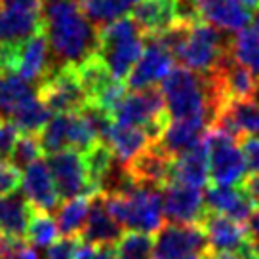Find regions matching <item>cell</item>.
<instances>
[{"label": "cell", "instance_id": "26", "mask_svg": "<svg viewBox=\"0 0 259 259\" xmlns=\"http://www.w3.org/2000/svg\"><path fill=\"white\" fill-rule=\"evenodd\" d=\"M132 19L145 36H154L168 29L176 21V2L174 0H139L132 10Z\"/></svg>", "mask_w": 259, "mask_h": 259}, {"label": "cell", "instance_id": "21", "mask_svg": "<svg viewBox=\"0 0 259 259\" xmlns=\"http://www.w3.org/2000/svg\"><path fill=\"white\" fill-rule=\"evenodd\" d=\"M198 16L223 32H238L251 21V14L238 0H198Z\"/></svg>", "mask_w": 259, "mask_h": 259}, {"label": "cell", "instance_id": "37", "mask_svg": "<svg viewBox=\"0 0 259 259\" xmlns=\"http://www.w3.org/2000/svg\"><path fill=\"white\" fill-rule=\"evenodd\" d=\"M17 138H19V130L10 118L0 116V162H8L14 151Z\"/></svg>", "mask_w": 259, "mask_h": 259}, {"label": "cell", "instance_id": "5", "mask_svg": "<svg viewBox=\"0 0 259 259\" xmlns=\"http://www.w3.org/2000/svg\"><path fill=\"white\" fill-rule=\"evenodd\" d=\"M231 38L211 25L198 21L191 27L185 44L176 54L181 67L198 74H211L219 65L231 56Z\"/></svg>", "mask_w": 259, "mask_h": 259}, {"label": "cell", "instance_id": "22", "mask_svg": "<svg viewBox=\"0 0 259 259\" xmlns=\"http://www.w3.org/2000/svg\"><path fill=\"white\" fill-rule=\"evenodd\" d=\"M204 193V204L206 210L211 213H219L225 218L233 219L240 225H246L253 211V204L244 196L238 187H219L206 185Z\"/></svg>", "mask_w": 259, "mask_h": 259}, {"label": "cell", "instance_id": "30", "mask_svg": "<svg viewBox=\"0 0 259 259\" xmlns=\"http://www.w3.org/2000/svg\"><path fill=\"white\" fill-rule=\"evenodd\" d=\"M50 118H52L50 109L38 99L36 94L27 97L21 105H17V109L10 116V120L19 130V134H32V136H38Z\"/></svg>", "mask_w": 259, "mask_h": 259}, {"label": "cell", "instance_id": "50", "mask_svg": "<svg viewBox=\"0 0 259 259\" xmlns=\"http://www.w3.org/2000/svg\"><path fill=\"white\" fill-rule=\"evenodd\" d=\"M242 259H257V257H255V255L251 253V250H248V251H246V253L242 255Z\"/></svg>", "mask_w": 259, "mask_h": 259}, {"label": "cell", "instance_id": "20", "mask_svg": "<svg viewBox=\"0 0 259 259\" xmlns=\"http://www.w3.org/2000/svg\"><path fill=\"white\" fill-rule=\"evenodd\" d=\"M171 160L168 154H164L156 145H149L138 156H134L126 164L132 178L139 185L164 189L171 183Z\"/></svg>", "mask_w": 259, "mask_h": 259}, {"label": "cell", "instance_id": "17", "mask_svg": "<svg viewBox=\"0 0 259 259\" xmlns=\"http://www.w3.org/2000/svg\"><path fill=\"white\" fill-rule=\"evenodd\" d=\"M122 229L107 210L105 196L101 193L94 194L90 198V211L84 229H82L78 240L84 244H90L94 248H113L120 240Z\"/></svg>", "mask_w": 259, "mask_h": 259}, {"label": "cell", "instance_id": "12", "mask_svg": "<svg viewBox=\"0 0 259 259\" xmlns=\"http://www.w3.org/2000/svg\"><path fill=\"white\" fill-rule=\"evenodd\" d=\"M162 215L178 225H200L206 215L202 189H194L181 183H170L160 191Z\"/></svg>", "mask_w": 259, "mask_h": 259}, {"label": "cell", "instance_id": "43", "mask_svg": "<svg viewBox=\"0 0 259 259\" xmlns=\"http://www.w3.org/2000/svg\"><path fill=\"white\" fill-rule=\"evenodd\" d=\"M0 6H4V8L40 12V0H0Z\"/></svg>", "mask_w": 259, "mask_h": 259}, {"label": "cell", "instance_id": "24", "mask_svg": "<svg viewBox=\"0 0 259 259\" xmlns=\"http://www.w3.org/2000/svg\"><path fill=\"white\" fill-rule=\"evenodd\" d=\"M32 213L34 210L27 202L23 193L16 191L0 196V235L14 240H25Z\"/></svg>", "mask_w": 259, "mask_h": 259}, {"label": "cell", "instance_id": "51", "mask_svg": "<svg viewBox=\"0 0 259 259\" xmlns=\"http://www.w3.org/2000/svg\"><path fill=\"white\" fill-rule=\"evenodd\" d=\"M204 255H189V257H181V259H202Z\"/></svg>", "mask_w": 259, "mask_h": 259}, {"label": "cell", "instance_id": "31", "mask_svg": "<svg viewBox=\"0 0 259 259\" xmlns=\"http://www.w3.org/2000/svg\"><path fill=\"white\" fill-rule=\"evenodd\" d=\"M69 124H71V114H54L50 118L48 124L38 134L42 153L54 154L69 149Z\"/></svg>", "mask_w": 259, "mask_h": 259}, {"label": "cell", "instance_id": "1", "mask_svg": "<svg viewBox=\"0 0 259 259\" xmlns=\"http://www.w3.org/2000/svg\"><path fill=\"white\" fill-rule=\"evenodd\" d=\"M40 25L52 67H78L97 52V29L84 16L80 0H40Z\"/></svg>", "mask_w": 259, "mask_h": 259}, {"label": "cell", "instance_id": "40", "mask_svg": "<svg viewBox=\"0 0 259 259\" xmlns=\"http://www.w3.org/2000/svg\"><path fill=\"white\" fill-rule=\"evenodd\" d=\"M240 151L246 162V170H250V174H259V138L240 139Z\"/></svg>", "mask_w": 259, "mask_h": 259}, {"label": "cell", "instance_id": "46", "mask_svg": "<svg viewBox=\"0 0 259 259\" xmlns=\"http://www.w3.org/2000/svg\"><path fill=\"white\" fill-rule=\"evenodd\" d=\"M210 259H242V257L235 255V253H211L210 251Z\"/></svg>", "mask_w": 259, "mask_h": 259}, {"label": "cell", "instance_id": "10", "mask_svg": "<svg viewBox=\"0 0 259 259\" xmlns=\"http://www.w3.org/2000/svg\"><path fill=\"white\" fill-rule=\"evenodd\" d=\"M208 238L200 225H162L154 238L153 259H181L208 253Z\"/></svg>", "mask_w": 259, "mask_h": 259}, {"label": "cell", "instance_id": "18", "mask_svg": "<svg viewBox=\"0 0 259 259\" xmlns=\"http://www.w3.org/2000/svg\"><path fill=\"white\" fill-rule=\"evenodd\" d=\"M211 128V122L208 118H187V120H170L164 128L160 139L153 143L170 158H178L183 153L196 147Z\"/></svg>", "mask_w": 259, "mask_h": 259}, {"label": "cell", "instance_id": "49", "mask_svg": "<svg viewBox=\"0 0 259 259\" xmlns=\"http://www.w3.org/2000/svg\"><path fill=\"white\" fill-rule=\"evenodd\" d=\"M251 19H253V23H255V27H257V29H259V8L255 10V14L251 16Z\"/></svg>", "mask_w": 259, "mask_h": 259}, {"label": "cell", "instance_id": "42", "mask_svg": "<svg viewBox=\"0 0 259 259\" xmlns=\"http://www.w3.org/2000/svg\"><path fill=\"white\" fill-rule=\"evenodd\" d=\"M0 259H38V253L34 248H31L29 244H17L14 250H10L8 253L0 255Z\"/></svg>", "mask_w": 259, "mask_h": 259}, {"label": "cell", "instance_id": "8", "mask_svg": "<svg viewBox=\"0 0 259 259\" xmlns=\"http://www.w3.org/2000/svg\"><path fill=\"white\" fill-rule=\"evenodd\" d=\"M36 96L54 114L80 113L90 103L74 67H52L36 86Z\"/></svg>", "mask_w": 259, "mask_h": 259}, {"label": "cell", "instance_id": "14", "mask_svg": "<svg viewBox=\"0 0 259 259\" xmlns=\"http://www.w3.org/2000/svg\"><path fill=\"white\" fill-rule=\"evenodd\" d=\"M50 71H52V57H50L48 40L40 31L16 50L10 73L17 74L27 84L34 82L38 86Z\"/></svg>", "mask_w": 259, "mask_h": 259}, {"label": "cell", "instance_id": "39", "mask_svg": "<svg viewBox=\"0 0 259 259\" xmlns=\"http://www.w3.org/2000/svg\"><path fill=\"white\" fill-rule=\"evenodd\" d=\"M78 238H57L46 251V259H76Z\"/></svg>", "mask_w": 259, "mask_h": 259}, {"label": "cell", "instance_id": "44", "mask_svg": "<svg viewBox=\"0 0 259 259\" xmlns=\"http://www.w3.org/2000/svg\"><path fill=\"white\" fill-rule=\"evenodd\" d=\"M246 233H248V238H250V244L251 242H257L259 240V208L251 211L250 219L246 221Z\"/></svg>", "mask_w": 259, "mask_h": 259}, {"label": "cell", "instance_id": "41", "mask_svg": "<svg viewBox=\"0 0 259 259\" xmlns=\"http://www.w3.org/2000/svg\"><path fill=\"white\" fill-rule=\"evenodd\" d=\"M238 189L244 193V196L250 200L253 206L259 208V174H250L240 181Z\"/></svg>", "mask_w": 259, "mask_h": 259}, {"label": "cell", "instance_id": "19", "mask_svg": "<svg viewBox=\"0 0 259 259\" xmlns=\"http://www.w3.org/2000/svg\"><path fill=\"white\" fill-rule=\"evenodd\" d=\"M40 31V12L0 6V52L19 48Z\"/></svg>", "mask_w": 259, "mask_h": 259}, {"label": "cell", "instance_id": "45", "mask_svg": "<svg viewBox=\"0 0 259 259\" xmlns=\"http://www.w3.org/2000/svg\"><path fill=\"white\" fill-rule=\"evenodd\" d=\"M92 259H116L113 248H96V253Z\"/></svg>", "mask_w": 259, "mask_h": 259}, {"label": "cell", "instance_id": "16", "mask_svg": "<svg viewBox=\"0 0 259 259\" xmlns=\"http://www.w3.org/2000/svg\"><path fill=\"white\" fill-rule=\"evenodd\" d=\"M211 128H218L238 141L244 138H259V101H225Z\"/></svg>", "mask_w": 259, "mask_h": 259}, {"label": "cell", "instance_id": "35", "mask_svg": "<svg viewBox=\"0 0 259 259\" xmlns=\"http://www.w3.org/2000/svg\"><path fill=\"white\" fill-rule=\"evenodd\" d=\"M59 231H57L56 219L52 218L50 213H40V211H34L32 213L29 227H27V242L31 248H50L52 244L57 240Z\"/></svg>", "mask_w": 259, "mask_h": 259}, {"label": "cell", "instance_id": "4", "mask_svg": "<svg viewBox=\"0 0 259 259\" xmlns=\"http://www.w3.org/2000/svg\"><path fill=\"white\" fill-rule=\"evenodd\" d=\"M111 218L132 233L153 235L164 225L160 189L138 185L126 194H103Z\"/></svg>", "mask_w": 259, "mask_h": 259}, {"label": "cell", "instance_id": "52", "mask_svg": "<svg viewBox=\"0 0 259 259\" xmlns=\"http://www.w3.org/2000/svg\"><path fill=\"white\" fill-rule=\"evenodd\" d=\"M257 101H259V96H257Z\"/></svg>", "mask_w": 259, "mask_h": 259}, {"label": "cell", "instance_id": "33", "mask_svg": "<svg viewBox=\"0 0 259 259\" xmlns=\"http://www.w3.org/2000/svg\"><path fill=\"white\" fill-rule=\"evenodd\" d=\"M82 158H84V166H86V171H88V179L90 185L94 189V193H99V185L103 178L107 176V171L111 170L114 162L113 153L109 151V147L105 143H96L94 147H90L86 153H80Z\"/></svg>", "mask_w": 259, "mask_h": 259}, {"label": "cell", "instance_id": "2", "mask_svg": "<svg viewBox=\"0 0 259 259\" xmlns=\"http://www.w3.org/2000/svg\"><path fill=\"white\" fill-rule=\"evenodd\" d=\"M160 94L168 120L208 118L213 124L225 97L211 74H198L185 67H174L160 82Z\"/></svg>", "mask_w": 259, "mask_h": 259}, {"label": "cell", "instance_id": "25", "mask_svg": "<svg viewBox=\"0 0 259 259\" xmlns=\"http://www.w3.org/2000/svg\"><path fill=\"white\" fill-rule=\"evenodd\" d=\"M101 143H105L109 147L114 160H118L120 164H128L134 156H138L141 151H145L149 145H153L149 136L145 134V130L122 126V124H114V122L111 124V128L105 134Z\"/></svg>", "mask_w": 259, "mask_h": 259}, {"label": "cell", "instance_id": "27", "mask_svg": "<svg viewBox=\"0 0 259 259\" xmlns=\"http://www.w3.org/2000/svg\"><path fill=\"white\" fill-rule=\"evenodd\" d=\"M139 0H80L84 16L96 29L118 21L138 6Z\"/></svg>", "mask_w": 259, "mask_h": 259}, {"label": "cell", "instance_id": "3", "mask_svg": "<svg viewBox=\"0 0 259 259\" xmlns=\"http://www.w3.org/2000/svg\"><path fill=\"white\" fill-rule=\"evenodd\" d=\"M145 34L132 17H122L114 23L97 29L96 56L103 61L113 80L124 82L143 52Z\"/></svg>", "mask_w": 259, "mask_h": 259}, {"label": "cell", "instance_id": "29", "mask_svg": "<svg viewBox=\"0 0 259 259\" xmlns=\"http://www.w3.org/2000/svg\"><path fill=\"white\" fill-rule=\"evenodd\" d=\"M90 198L92 196H78V198L65 200L56 210L57 215L54 219H56L57 231L63 238H78L80 236L90 211Z\"/></svg>", "mask_w": 259, "mask_h": 259}, {"label": "cell", "instance_id": "11", "mask_svg": "<svg viewBox=\"0 0 259 259\" xmlns=\"http://www.w3.org/2000/svg\"><path fill=\"white\" fill-rule=\"evenodd\" d=\"M174 67H176V59L170 52L162 48L153 36H145L143 52L139 56L138 63L130 71L124 84L126 88H130V92L156 88V84L164 80Z\"/></svg>", "mask_w": 259, "mask_h": 259}, {"label": "cell", "instance_id": "28", "mask_svg": "<svg viewBox=\"0 0 259 259\" xmlns=\"http://www.w3.org/2000/svg\"><path fill=\"white\" fill-rule=\"evenodd\" d=\"M231 57L259 82V29L255 25L244 27L231 38Z\"/></svg>", "mask_w": 259, "mask_h": 259}, {"label": "cell", "instance_id": "23", "mask_svg": "<svg viewBox=\"0 0 259 259\" xmlns=\"http://www.w3.org/2000/svg\"><path fill=\"white\" fill-rule=\"evenodd\" d=\"M208 179V151L204 139L191 151L171 160V183L204 189Z\"/></svg>", "mask_w": 259, "mask_h": 259}, {"label": "cell", "instance_id": "6", "mask_svg": "<svg viewBox=\"0 0 259 259\" xmlns=\"http://www.w3.org/2000/svg\"><path fill=\"white\" fill-rule=\"evenodd\" d=\"M111 118L114 124L145 130L151 143L160 139L162 132L170 122L158 88H145L138 92L128 90L118 105L111 111Z\"/></svg>", "mask_w": 259, "mask_h": 259}, {"label": "cell", "instance_id": "36", "mask_svg": "<svg viewBox=\"0 0 259 259\" xmlns=\"http://www.w3.org/2000/svg\"><path fill=\"white\" fill-rule=\"evenodd\" d=\"M42 154V147L38 141V136H32V134H19L12 156H10V164L21 171L27 166H31L32 162H36Z\"/></svg>", "mask_w": 259, "mask_h": 259}, {"label": "cell", "instance_id": "9", "mask_svg": "<svg viewBox=\"0 0 259 259\" xmlns=\"http://www.w3.org/2000/svg\"><path fill=\"white\" fill-rule=\"evenodd\" d=\"M48 170L52 174L54 185L61 200H71L78 196H94V189L90 185L88 171L84 166L80 153L63 149L59 153L48 154L46 158Z\"/></svg>", "mask_w": 259, "mask_h": 259}, {"label": "cell", "instance_id": "7", "mask_svg": "<svg viewBox=\"0 0 259 259\" xmlns=\"http://www.w3.org/2000/svg\"><path fill=\"white\" fill-rule=\"evenodd\" d=\"M206 151H208V178L211 185L238 187L246 178L240 141L218 128H210L206 134Z\"/></svg>", "mask_w": 259, "mask_h": 259}, {"label": "cell", "instance_id": "47", "mask_svg": "<svg viewBox=\"0 0 259 259\" xmlns=\"http://www.w3.org/2000/svg\"><path fill=\"white\" fill-rule=\"evenodd\" d=\"M238 2H240V4H242L246 10H248V8L257 10L259 8V0H238Z\"/></svg>", "mask_w": 259, "mask_h": 259}, {"label": "cell", "instance_id": "13", "mask_svg": "<svg viewBox=\"0 0 259 259\" xmlns=\"http://www.w3.org/2000/svg\"><path fill=\"white\" fill-rule=\"evenodd\" d=\"M200 227L206 233L208 248L211 253H235L242 257L250 250V238L246 233V227L233 219L206 211Z\"/></svg>", "mask_w": 259, "mask_h": 259}, {"label": "cell", "instance_id": "34", "mask_svg": "<svg viewBox=\"0 0 259 259\" xmlns=\"http://www.w3.org/2000/svg\"><path fill=\"white\" fill-rule=\"evenodd\" d=\"M113 250L116 259H153L154 238L143 233H128L120 236Z\"/></svg>", "mask_w": 259, "mask_h": 259}, {"label": "cell", "instance_id": "15", "mask_svg": "<svg viewBox=\"0 0 259 259\" xmlns=\"http://www.w3.org/2000/svg\"><path fill=\"white\" fill-rule=\"evenodd\" d=\"M21 189H23V196L34 211L52 215V211L59 208L61 198L57 194L46 160L38 158L36 162H32L31 166L25 168L23 176H21Z\"/></svg>", "mask_w": 259, "mask_h": 259}, {"label": "cell", "instance_id": "48", "mask_svg": "<svg viewBox=\"0 0 259 259\" xmlns=\"http://www.w3.org/2000/svg\"><path fill=\"white\" fill-rule=\"evenodd\" d=\"M250 250H251V253H253V255L259 259V240H257V242H251L250 244Z\"/></svg>", "mask_w": 259, "mask_h": 259}, {"label": "cell", "instance_id": "32", "mask_svg": "<svg viewBox=\"0 0 259 259\" xmlns=\"http://www.w3.org/2000/svg\"><path fill=\"white\" fill-rule=\"evenodd\" d=\"M74 69H76V74H78V80H80L82 88H84L86 96H88V101H92L109 82L113 80L109 71H107V67L103 65V61L96 54L88 57L78 67H74Z\"/></svg>", "mask_w": 259, "mask_h": 259}, {"label": "cell", "instance_id": "38", "mask_svg": "<svg viewBox=\"0 0 259 259\" xmlns=\"http://www.w3.org/2000/svg\"><path fill=\"white\" fill-rule=\"evenodd\" d=\"M21 187V171L10 162H0V196L16 193Z\"/></svg>", "mask_w": 259, "mask_h": 259}]
</instances>
